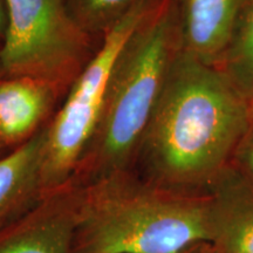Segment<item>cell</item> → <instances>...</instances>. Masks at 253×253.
Wrapping results in <instances>:
<instances>
[{
    "label": "cell",
    "mask_w": 253,
    "mask_h": 253,
    "mask_svg": "<svg viewBox=\"0 0 253 253\" xmlns=\"http://www.w3.org/2000/svg\"><path fill=\"white\" fill-rule=\"evenodd\" d=\"M252 126L249 100L223 72L179 49L138 153L154 184L211 188Z\"/></svg>",
    "instance_id": "1"
},
{
    "label": "cell",
    "mask_w": 253,
    "mask_h": 253,
    "mask_svg": "<svg viewBox=\"0 0 253 253\" xmlns=\"http://www.w3.org/2000/svg\"><path fill=\"white\" fill-rule=\"evenodd\" d=\"M210 195L115 172L82 184L73 253H184L211 244Z\"/></svg>",
    "instance_id": "2"
},
{
    "label": "cell",
    "mask_w": 253,
    "mask_h": 253,
    "mask_svg": "<svg viewBox=\"0 0 253 253\" xmlns=\"http://www.w3.org/2000/svg\"><path fill=\"white\" fill-rule=\"evenodd\" d=\"M179 49L176 0H163L123 48L96 131L73 179L87 184L128 170Z\"/></svg>",
    "instance_id": "3"
},
{
    "label": "cell",
    "mask_w": 253,
    "mask_h": 253,
    "mask_svg": "<svg viewBox=\"0 0 253 253\" xmlns=\"http://www.w3.org/2000/svg\"><path fill=\"white\" fill-rule=\"evenodd\" d=\"M163 0H141L101 38L100 46L66 94L61 108L47 123L41 169L42 196L74 178L102 115L110 80L134 32Z\"/></svg>",
    "instance_id": "4"
},
{
    "label": "cell",
    "mask_w": 253,
    "mask_h": 253,
    "mask_svg": "<svg viewBox=\"0 0 253 253\" xmlns=\"http://www.w3.org/2000/svg\"><path fill=\"white\" fill-rule=\"evenodd\" d=\"M7 28L0 46L5 77H31L67 94L95 50L93 38L68 12L67 0H6Z\"/></svg>",
    "instance_id": "5"
},
{
    "label": "cell",
    "mask_w": 253,
    "mask_h": 253,
    "mask_svg": "<svg viewBox=\"0 0 253 253\" xmlns=\"http://www.w3.org/2000/svg\"><path fill=\"white\" fill-rule=\"evenodd\" d=\"M81 191L73 179L0 227V253H73Z\"/></svg>",
    "instance_id": "6"
},
{
    "label": "cell",
    "mask_w": 253,
    "mask_h": 253,
    "mask_svg": "<svg viewBox=\"0 0 253 253\" xmlns=\"http://www.w3.org/2000/svg\"><path fill=\"white\" fill-rule=\"evenodd\" d=\"M181 50L216 66L232 39L244 0H176Z\"/></svg>",
    "instance_id": "7"
},
{
    "label": "cell",
    "mask_w": 253,
    "mask_h": 253,
    "mask_svg": "<svg viewBox=\"0 0 253 253\" xmlns=\"http://www.w3.org/2000/svg\"><path fill=\"white\" fill-rule=\"evenodd\" d=\"M61 93L31 77L0 79V142L7 150L33 137L49 121Z\"/></svg>",
    "instance_id": "8"
},
{
    "label": "cell",
    "mask_w": 253,
    "mask_h": 253,
    "mask_svg": "<svg viewBox=\"0 0 253 253\" xmlns=\"http://www.w3.org/2000/svg\"><path fill=\"white\" fill-rule=\"evenodd\" d=\"M211 245L217 253H253V181L229 167L211 185Z\"/></svg>",
    "instance_id": "9"
},
{
    "label": "cell",
    "mask_w": 253,
    "mask_h": 253,
    "mask_svg": "<svg viewBox=\"0 0 253 253\" xmlns=\"http://www.w3.org/2000/svg\"><path fill=\"white\" fill-rule=\"evenodd\" d=\"M47 123L33 137L0 157V227L23 216L42 197Z\"/></svg>",
    "instance_id": "10"
},
{
    "label": "cell",
    "mask_w": 253,
    "mask_h": 253,
    "mask_svg": "<svg viewBox=\"0 0 253 253\" xmlns=\"http://www.w3.org/2000/svg\"><path fill=\"white\" fill-rule=\"evenodd\" d=\"M216 67L245 99H252L253 0H244L230 45Z\"/></svg>",
    "instance_id": "11"
},
{
    "label": "cell",
    "mask_w": 253,
    "mask_h": 253,
    "mask_svg": "<svg viewBox=\"0 0 253 253\" xmlns=\"http://www.w3.org/2000/svg\"><path fill=\"white\" fill-rule=\"evenodd\" d=\"M141 0H67L74 23L88 36L102 38Z\"/></svg>",
    "instance_id": "12"
},
{
    "label": "cell",
    "mask_w": 253,
    "mask_h": 253,
    "mask_svg": "<svg viewBox=\"0 0 253 253\" xmlns=\"http://www.w3.org/2000/svg\"><path fill=\"white\" fill-rule=\"evenodd\" d=\"M244 144V156H245V164L248 167L250 172V178L253 181V135L251 131L246 136L245 141L243 142Z\"/></svg>",
    "instance_id": "13"
},
{
    "label": "cell",
    "mask_w": 253,
    "mask_h": 253,
    "mask_svg": "<svg viewBox=\"0 0 253 253\" xmlns=\"http://www.w3.org/2000/svg\"><path fill=\"white\" fill-rule=\"evenodd\" d=\"M7 28V4L6 0H0V46L4 41Z\"/></svg>",
    "instance_id": "14"
},
{
    "label": "cell",
    "mask_w": 253,
    "mask_h": 253,
    "mask_svg": "<svg viewBox=\"0 0 253 253\" xmlns=\"http://www.w3.org/2000/svg\"><path fill=\"white\" fill-rule=\"evenodd\" d=\"M214 248L211 244H201L196 245L184 253H214Z\"/></svg>",
    "instance_id": "15"
},
{
    "label": "cell",
    "mask_w": 253,
    "mask_h": 253,
    "mask_svg": "<svg viewBox=\"0 0 253 253\" xmlns=\"http://www.w3.org/2000/svg\"><path fill=\"white\" fill-rule=\"evenodd\" d=\"M7 151H9V150L6 149V148L4 147V145H2L1 142H0V157H1L2 155H5L6 153H7Z\"/></svg>",
    "instance_id": "16"
},
{
    "label": "cell",
    "mask_w": 253,
    "mask_h": 253,
    "mask_svg": "<svg viewBox=\"0 0 253 253\" xmlns=\"http://www.w3.org/2000/svg\"><path fill=\"white\" fill-rule=\"evenodd\" d=\"M249 104H250V113H251V118H252V122H253V97L249 101Z\"/></svg>",
    "instance_id": "17"
},
{
    "label": "cell",
    "mask_w": 253,
    "mask_h": 253,
    "mask_svg": "<svg viewBox=\"0 0 253 253\" xmlns=\"http://www.w3.org/2000/svg\"><path fill=\"white\" fill-rule=\"evenodd\" d=\"M5 75H4V72H2V68H1V63H0V79L1 78H4Z\"/></svg>",
    "instance_id": "18"
},
{
    "label": "cell",
    "mask_w": 253,
    "mask_h": 253,
    "mask_svg": "<svg viewBox=\"0 0 253 253\" xmlns=\"http://www.w3.org/2000/svg\"><path fill=\"white\" fill-rule=\"evenodd\" d=\"M214 251H216V250H214ZM214 253H217V252H214Z\"/></svg>",
    "instance_id": "19"
}]
</instances>
